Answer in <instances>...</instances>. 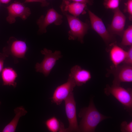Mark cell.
I'll return each mask as SVG.
<instances>
[{
	"label": "cell",
	"instance_id": "ffe728a7",
	"mask_svg": "<svg viewBox=\"0 0 132 132\" xmlns=\"http://www.w3.org/2000/svg\"><path fill=\"white\" fill-rule=\"evenodd\" d=\"M121 130L122 132H132V121L129 122L126 121L122 122L121 125Z\"/></svg>",
	"mask_w": 132,
	"mask_h": 132
},
{
	"label": "cell",
	"instance_id": "5b68a950",
	"mask_svg": "<svg viewBox=\"0 0 132 132\" xmlns=\"http://www.w3.org/2000/svg\"><path fill=\"white\" fill-rule=\"evenodd\" d=\"M7 43V45L3 49V53L8 57L10 55L12 56L16 63L18 62V59L25 58L28 49L25 41L12 36L9 38Z\"/></svg>",
	"mask_w": 132,
	"mask_h": 132
},
{
	"label": "cell",
	"instance_id": "d4e9b609",
	"mask_svg": "<svg viewBox=\"0 0 132 132\" xmlns=\"http://www.w3.org/2000/svg\"><path fill=\"white\" fill-rule=\"evenodd\" d=\"M127 11L131 15H132V0H128L126 4Z\"/></svg>",
	"mask_w": 132,
	"mask_h": 132
},
{
	"label": "cell",
	"instance_id": "cb8c5ba5",
	"mask_svg": "<svg viewBox=\"0 0 132 132\" xmlns=\"http://www.w3.org/2000/svg\"><path fill=\"white\" fill-rule=\"evenodd\" d=\"M25 2H39L41 3V5L42 7H46L48 6L49 4V3L47 2L46 0H24Z\"/></svg>",
	"mask_w": 132,
	"mask_h": 132
},
{
	"label": "cell",
	"instance_id": "6da1fadb",
	"mask_svg": "<svg viewBox=\"0 0 132 132\" xmlns=\"http://www.w3.org/2000/svg\"><path fill=\"white\" fill-rule=\"evenodd\" d=\"M79 117L81 118L79 126L80 132H93L98 124L101 121L109 117L100 113L95 107L92 99L88 107L82 109Z\"/></svg>",
	"mask_w": 132,
	"mask_h": 132
},
{
	"label": "cell",
	"instance_id": "d6986e66",
	"mask_svg": "<svg viewBox=\"0 0 132 132\" xmlns=\"http://www.w3.org/2000/svg\"><path fill=\"white\" fill-rule=\"evenodd\" d=\"M121 44L124 46L132 45V26L130 25L123 32Z\"/></svg>",
	"mask_w": 132,
	"mask_h": 132
},
{
	"label": "cell",
	"instance_id": "e0dca14e",
	"mask_svg": "<svg viewBox=\"0 0 132 132\" xmlns=\"http://www.w3.org/2000/svg\"><path fill=\"white\" fill-rule=\"evenodd\" d=\"M15 115L11 121L3 129L2 132H15L20 118L25 115L27 112L22 106L18 107L14 109Z\"/></svg>",
	"mask_w": 132,
	"mask_h": 132
},
{
	"label": "cell",
	"instance_id": "ac0fdd59",
	"mask_svg": "<svg viewBox=\"0 0 132 132\" xmlns=\"http://www.w3.org/2000/svg\"><path fill=\"white\" fill-rule=\"evenodd\" d=\"M45 124L47 129L50 132H66V128L63 123L55 116L47 120Z\"/></svg>",
	"mask_w": 132,
	"mask_h": 132
},
{
	"label": "cell",
	"instance_id": "5bb4252c",
	"mask_svg": "<svg viewBox=\"0 0 132 132\" xmlns=\"http://www.w3.org/2000/svg\"><path fill=\"white\" fill-rule=\"evenodd\" d=\"M126 17L119 8L115 10L110 29L114 34L120 35L123 32L126 22Z\"/></svg>",
	"mask_w": 132,
	"mask_h": 132
},
{
	"label": "cell",
	"instance_id": "7a4b0ae2",
	"mask_svg": "<svg viewBox=\"0 0 132 132\" xmlns=\"http://www.w3.org/2000/svg\"><path fill=\"white\" fill-rule=\"evenodd\" d=\"M107 96L111 95L121 104L130 113L132 110V90L131 88L126 89L120 85H107L104 89Z\"/></svg>",
	"mask_w": 132,
	"mask_h": 132
},
{
	"label": "cell",
	"instance_id": "603a6c76",
	"mask_svg": "<svg viewBox=\"0 0 132 132\" xmlns=\"http://www.w3.org/2000/svg\"><path fill=\"white\" fill-rule=\"evenodd\" d=\"M8 57L7 56L3 53H0V74L3 68L4 60Z\"/></svg>",
	"mask_w": 132,
	"mask_h": 132
},
{
	"label": "cell",
	"instance_id": "7c38bea8",
	"mask_svg": "<svg viewBox=\"0 0 132 132\" xmlns=\"http://www.w3.org/2000/svg\"><path fill=\"white\" fill-rule=\"evenodd\" d=\"M68 76L72 78L76 86H78L86 84L92 77L91 74L89 70L82 68L78 65H75L71 68Z\"/></svg>",
	"mask_w": 132,
	"mask_h": 132
},
{
	"label": "cell",
	"instance_id": "f1b7e54d",
	"mask_svg": "<svg viewBox=\"0 0 132 132\" xmlns=\"http://www.w3.org/2000/svg\"></svg>",
	"mask_w": 132,
	"mask_h": 132
},
{
	"label": "cell",
	"instance_id": "ba28073f",
	"mask_svg": "<svg viewBox=\"0 0 132 132\" xmlns=\"http://www.w3.org/2000/svg\"><path fill=\"white\" fill-rule=\"evenodd\" d=\"M8 15L6 18L7 21L10 24L15 22L16 18L19 17L25 20L31 14L30 9L22 3L18 2H14L7 7Z\"/></svg>",
	"mask_w": 132,
	"mask_h": 132
},
{
	"label": "cell",
	"instance_id": "7402d4cb",
	"mask_svg": "<svg viewBox=\"0 0 132 132\" xmlns=\"http://www.w3.org/2000/svg\"><path fill=\"white\" fill-rule=\"evenodd\" d=\"M124 64L132 66V46L130 47L127 51L125 60L123 62Z\"/></svg>",
	"mask_w": 132,
	"mask_h": 132
},
{
	"label": "cell",
	"instance_id": "52a82bcc",
	"mask_svg": "<svg viewBox=\"0 0 132 132\" xmlns=\"http://www.w3.org/2000/svg\"><path fill=\"white\" fill-rule=\"evenodd\" d=\"M72 78L68 76L66 82L57 86L55 89L51 99L52 102L60 105L72 92L76 86Z\"/></svg>",
	"mask_w": 132,
	"mask_h": 132
},
{
	"label": "cell",
	"instance_id": "9a60e30c",
	"mask_svg": "<svg viewBox=\"0 0 132 132\" xmlns=\"http://www.w3.org/2000/svg\"><path fill=\"white\" fill-rule=\"evenodd\" d=\"M1 76L3 85L12 86L14 88L16 87L18 74L13 68L8 67L3 68Z\"/></svg>",
	"mask_w": 132,
	"mask_h": 132
},
{
	"label": "cell",
	"instance_id": "30bf717a",
	"mask_svg": "<svg viewBox=\"0 0 132 132\" xmlns=\"http://www.w3.org/2000/svg\"><path fill=\"white\" fill-rule=\"evenodd\" d=\"M112 68L111 72L114 77L112 85H120L121 83L132 82V66L124 64Z\"/></svg>",
	"mask_w": 132,
	"mask_h": 132
},
{
	"label": "cell",
	"instance_id": "3957f363",
	"mask_svg": "<svg viewBox=\"0 0 132 132\" xmlns=\"http://www.w3.org/2000/svg\"><path fill=\"white\" fill-rule=\"evenodd\" d=\"M41 52L44 55V57L41 63L36 64L35 68L36 71L43 73L46 77L49 75L57 61L62 57V55L59 51L53 52L46 48H44Z\"/></svg>",
	"mask_w": 132,
	"mask_h": 132
},
{
	"label": "cell",
	"instance_id": "4316f807",
	"mask_svg": "<svg viewBox=\"0 0 132 132\" xmlns=\"http://www.w3.org/2000/svg\"><path fill=\"white\" fill-rule=\"evenodd\" d=\"M11 0H0V3L3 4H6L9 2Z\"/></svg>",
	"mask_w": 132,
	"mask_h": 132
},
{
	"label": "cell",
	"instance_id": "8fae6325",
	"mask_svg": "<svg viewBox=\"0 0 132 132\" xmlns=\"http://www.w3.org/2000/svg\"><path fill=\"white\" fill-rule=\"evenodd\" d=\"M88 13L93 29L106 43H110L112 37L107 29L102 20L90 11H88Z\"/></svg>",
	"mask_w": 132,
	"mask_h": 132
},
{
	"label": "cell",
	"instance_id": "83f0119b",
	"mask_svg": "<svg viewBox=\"0 0 132 132\" xmlns=\"http://www.w3.org/2000/svg\"><path fill=\"white\" fill-rule=\"evenodd\" d=\"M0 104H1V102H0Z\"/></svg>",
	"mask_w": 132,
	"mask_h": 132
},
{
	"label": "cell",
	"instance_id": "4fadbf2b",
	"mask_svg": "<svg viewBox=\"0 0 132 132\" xmlns=\"http://www.w3.org/2000/svg\"><path fill=\"white\" fill-rule=\"evenodd\" d=\"M86 4L68 0H63L60 8L63 13H66L77 17L84 13Z\"/></svg>",
	"mask_w": 132,
	"mask_h": 132
},
{
	"label": "cell",
	"instance_id": "277c9868",
	"mask_svg": "<svg viewBox=\"0 0 132 132\" xmlns=\"http://www.w3.org/2000/svg\"><path fill=\"white\" fill-rule=\"evenodd\" d=\"M66 17L69 27L68 34L69 40L76 39L82 43L84 37L88 28L86 23L83 22L77 17H75L66 13H63Z\"/></svg>",
	"mask_w": 132,
	"mask_h": 132
},
{
	"label": "cell",
	"instance_id": "2e32d148",
	"mask_svg": "<svg viewBox=\"0 0 132 132\" xmlns=\"http://www.w3.org/2000/svg\"><path fill=\"white\" fill-rule=\"evenodd\" d=\"M126 53V51L119 46H113L109 52V56L113 66L116 67L124 62Z\"/></svg>",
	"mask_w": 132,
	"mask_h": 132
},
{
	"label": "cell",
	"instance_id": "44dd1931",
	"mask_svg": "<svg viewBox=\"0 0 132 132\" xmlns=\"http://www.w3.org/2000/svg\"><path fill=\"white\" fill-rule=\"evenodd\" d=\"M120 0H107L105 3L108 8L116 9L118 8Z\"/></svg>",
	"mask_w": 132,
	"mask_h": 132
},
{
	"label": "cell",
	"instance_id": "9c48e42d",
	"mask_svg": "<svg viewBox=\"0 0 132 132\" xmlns=\"http://www.w3.org/2000/svg\"><path fill=\"white\" fill-rule=\"evenodd\" d=\"M62 16L54 9H50L45 15L41 16L37 21V23L39 28L38 32L41 33H46L47 27L52 24L60 25L62 22Z\"/></svg>",
	"mask_w": 132,
	"mask_h": 132
},
{
	"label": "cell",
	"instance_id": "484cf974",
	"mask_svg": "<svg viewBox=\"0 0 132 132\" xmlns=\"http://www.w3.org/2000/svg\"><path fill=\"white\" fill-rule=\"evenodd\" d=\"M69 1L84 3L85 4H89L90 3V0H68Z\"/></svg>",
	"mask_w": 132,
	"mask_h": 132
},
{
	"label": "cell",
	"instance_id": "8992f818",
	"mask_svg": "<svg viewBox=\"0 0 132 132\" xmlns=\"http://www.w3.org/2000/svg\"><path fill=\"white\" fill-rule=\"evenodd\" d=\"M66 114L69 123L66 132H79L77 117L76 103L73 92L64 100Z\"/></svg>",
	"mask_w": 132,
	"mask_h": 132
}]
</instances>
